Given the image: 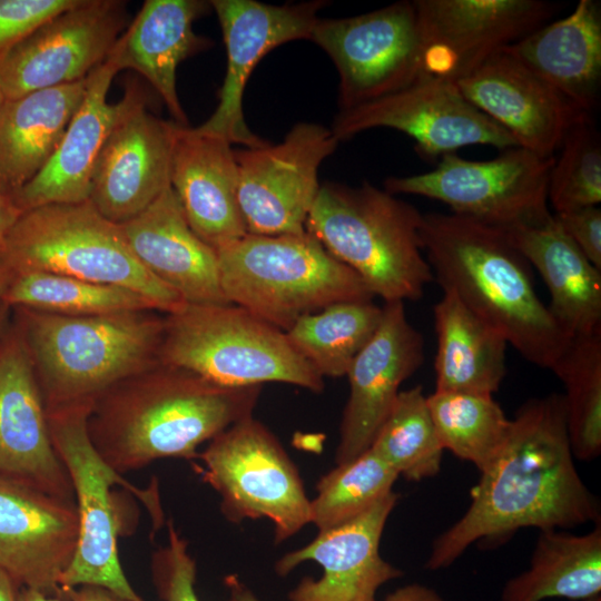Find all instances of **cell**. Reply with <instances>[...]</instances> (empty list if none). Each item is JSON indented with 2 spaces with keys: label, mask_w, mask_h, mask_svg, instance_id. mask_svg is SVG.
<instances>
[{
  "label": "cell",
  "mask_w": 601,
  "mask_h": 601,
  "mask_svg": "<svg viewBox=\"0 0 601 601\" xmlns=\"http://www.w3.org/2000/svg\"><path fill=\"white\" fill-rule=\"evenodd\" d=\"M573 459L563 395L526 401L501 454L481 472L467 510L434 540L425 568L445 569L473 543L503 542L523 528L569 530L600 521V504Z\"/></svg>",
  "instance_id": "6da1fadb"
},
{
  "label": "cell",
  "mask_w": 601,
  "mask_h": 601,
  "mask_svg": "<svg viewBox=\"0 0 601 601\" xmlns=\"http://www.w3.org/2000/svg\"><path fill=\"white\" fill-rule=\"evenodd\" d=\"M260 390L220 385L159 362L93 402L89 437L120 475L166 457L195 461L200 444L253 415Z\"/></svg>",
  "instance_id": "7a4b0ae2"
},
{
  "label": "cell",
  "mask_w": 601,
  "mask_h": 601,
  "mask_svg": "<svg viewBox=\"0 0 601 601\" xmlns=\"http://www.w3.org/2000/svg\"><path fill=\"white\" fill-rule=\"evenodd\" d=\"M424 255L457 296L526 361L551 370L570 339L536 294L531 265L502 229L454 214H423Z\"/></svg>",
  "instance_id": "3957f363"
},
{
  "label": "cell",
  "mask_w": 601,
  "mask_h": 601,
  "mask_svg": "<svg viewBox=\"0 0 601 601\" xmlns=\"http://www.w3.org/2000/svg\"><path fill=\"white\" fill-rule=\"evenodd\" d=\"M137 311L60 315L18 308L46 411L93 403L119 382L159 363L165 314Z\"/></svg>",
  "instance_id": "277c9868"
},
{
  "label": "cell",
  "mask_w": 601,
  "mask_h": 601,
  "mask_svg": "<svg viewBox=\"0 0 601 601\" xmlns=\"http://www.w3.org/2000/svg\"><path fill=\"white\" fill-rule=\"evenodd\" d=\"M423 214L385 189L321 185L305 230L385 303L417 300L434 277L421 240Z\"/></svg>",
  "instance_id": "5b68a950"
},
{
  "label": "cell",
  "mask_w": 601,
  "mask_h": 601,
  "mask_svg": "<svg viewBox=\"0 0 601 601\" xmlns=\"http://www.w3.org/2000/svg\"><path fill=\"white\" fill-rule=\"evenodd\" d=\"M216 253L226 300L284 332L328 305L374 298L353 269L306 231L246 234Z\"/></svg>",
  "instance_id": "8992f818"
},
{
  "label": "cell",
  "mask_w": 601,
  "mask_h": 601,
  "mask_svg": "<svg viewBox=\"0 0 601 601\" xmlns=\"http://www.w3.org/2000/svg\"><path fill=\"white\" fill-rule=\"evenodd\" d=\"M159 362L225 386L278 382L324 390V378L284 331L234 304L185 303L165 314Z\"/></svg>",
  "instance_id": "52a82bcc"
},
{
  "label": "cell",
  "mask_w": 601,
  "mask_h": 601,
  "mask_svg": "<svg viewBox=\"0 0 601 601\" xmlns=\"http://www.w3.org/2000/svg\"><path fill=\"white\" fill-rule=\"evenodd\" d=\"M1 256L17 272H47L126 287L150 299L160 313L185 302L132 254L119 224L90 200L26 210L9 233Z\"/></svg>",
  "instance_id": "ba28073f"
},
{
  "label": "cell",
  "mask_w": 601,
  "mask_h": 601,
  "mask_svg": "<svg viewBox=\"0 0 601 601\" xmlns=\"http://www.w3.org/2000/svg\"><path fill=\"white\" fill-rule=\"evenodd\" d=\"M92 404L47 411L55 450L73 489L79 523L77 550L60 579V593L80 585H97L130 601H144L120 564L117 541L127 532L111 489L121 485L137 496L148 509L155 528L164 523L159 497L156 489L142 490L129 483L98 454L88 432Z\"/></svg>",
  "instance_id": "9c48e42d"
},
{
  "label": "cell",
  "mask_w": 601,
  "mask_h": 601,
  "mask_svg": "<svg viewBox=\"0 0 601 601\" xmlns=\"http://www.w3.org/2000/svg\"><path fill=\"white\" fill-rule=\"evenodd\" d=\"M197 459L195 471L220 496V511L229 522L266 518L276 543L311 523L309 499L297 467L253 415L211 439Z\"/></svg>",
  "instance_id": "30bf717a"
},
{
  "label": "cell",
  "mask_w": 601,
  "mask_h": 601,
  "mask_svg": "<svg viewBox=\"0 0 601 601\" xmlns=\"http://www.w3.org/2000/svg\"><path fill=\"white\" fill-rule=\"evenodd\" d=\"M554 158L522 147L504 149L483 161L452 152L442 156L430 171L388 177L384 186L393 195L435 199L447 205L454 215L505 230L539 224L552 216L548 183Z\"/></svg>",
  "instance_id": "8fae6325"
},
{
  "label": "cell",
  "mask_w": 601,
  "mask_h": 601,
  "mask_svg": "<svg viewBox=\"0 0 601 601\" xmlns=\"http://www.w3.org/2000/svg\"><path fill=\"white\" fill-rule=\"evenodd\" d=\"M309 40L337 69L341 111L402 90L422 76V37L414 1L348 18H318Z\"/></svg>",
  "instance_id": "7c38bea8"
},
{
  "label": "cell",
  "mask_w": 601,
  "mask_h": 601,
  "mask_svg": "<svg viewBox=\"0 0 601 601\" xmlns=\"http://www.w3.org/2000/svg\"><path fill=\"white\" fill-rule=\"evenodd\" d=\"M332 130L298 122L276 145L235 150L238 203L248 234H303L318 194V169L338 146Z\"/></svg>",
  "instance_id": "4fadbf2b"
},
{
  "label": "cell",
  "mask_w": 601,
  "mask_h": 601,
  "mask_svg": "<svg viewBox=\"0 0 601 601\" xmlns=\"http://www.w3.org/2000/svg\"><path fill=\"white\" fill-rule=\"evenodd\" d=\"M378 127L408 135L426 158L472 145L503 150L519 147L504 128L466 100L454 82L439 78H420L394 93L342 110L331 130L342 141Z\"/></svg>",
  "instance_id": "5bb4252c"
},
{
  "label": "cell",
  "mask_w": 601,
  "mask_h": 601,
  "mask_svg": "<svg viewBox=\"0 0 601 601\" xmlns=\"http://www.w3.org/2000/svg\"><path fill=\"white\" fill-rule=\"evenodd\" d=\"M129 22L126 1L78 0L0 59L6 99L86 79L105 62Z\"/></svg>",
  "instance_id": "9a60e30c"
},
{
  "label": "cell",
  "mask_w": 601,
  "mask_h": 601,
  "mask_svg": "<svg viewBox=\"0 0 601 601\" xmlns=\"http://www.w3.org/2000/svg\"><path fill=\"white\" fill-rule=\"evenodd\" d=\"M117 118L98 155L89 200L107 219L122 224L170 186L178 124L148 108L147 96L127 83Z\"/></svg>",
  "instance_id": "2e32d148"
},
{
  "label": "cell",
  "mask_w": 601,
  "mask_h": 601,
  "mask_svg": "<svg viewBox=\"0 0 601 601\" xmlns=\"http://www.w3.org/2000/svg\"><path fill=\"white\" fill-rule=\"evenodd\" d=\"M422 76L451 82L546 23L555 4L541 0H416Z\"/></svg>",
  "instance_id": "e0dca14e"
},
{
  "label": "cell",
  "mask_w": 601,
  "mask_h": 601,
  "mask_svg": "<svg viewBox=\"0 0 601 601\" xmlns=\"http://www.w3.org/2000/svg\"><path fill=\"white\" fill-rule=\"evenodd\" d=\"M224 43L227 66L211 116L195 129L219 136L246 148L267 144L247 126L243 95L258 62L276 47L289 41L309 40L318 11L327 2L314 0L283 6L255 0H211Z\"/></svg>",
  "instance_id": "ac0fdd59"
},
{
  "label": "cell",
  "mask_w": 601,
  "mask_h": 601,
  "mask_svg": "<svg viewBox=\"0 0 601 601\" xmlns=\"http://www.w3.org/2000/svg\"><path fill=\"white\" fill-rule=\"evenodd\" d=\"M78 536L75 501L0 475V568L19 588L59 598Z\"/></svg>",
  "instance_id": "d6986e66"
},
{
  "label": "cell",
  "mask_w": 601,
  "mask_h": 601,
  "mask_svg": "<svg viewBox=\"0 0 601 601\" xmlns=\"http://www.w3.org/2000/svg\"><path fill=\"white\" fill-rule=\"evenodd\" d=\"M397 500L398 494L391 492L354 520L318 532L308 544L283 555L275 564L279 577L306 561L323 568L318 579L304 577L288 593V601H376L383 584L403 575L380 553L383 531Z\"/></svg>",
  "instance_id": "ffe728a7"
},
{
  "label": "cell",
  "mask_w": 601,
  "mask_h": 601,
  "mask_svg": "<svg viewBox=\"0 0 601 601\" xmlns=\"http://www.w3.org/2000/svg\"><path fill=\"white\" fill-rule=\"evenodd\" d=\"M0 475L75 501L49 431L33 365L18 328L0 345Z\"/></svg>",
  "instance_id": "44dd1931"
},
{
  "label": "cell",
  "mask_w": 601,
  "mask_h": 601,
  "mask_svg": "<svg viewBox=\"0 0 601 601\" xmlns=\"http://www.w3.org/2000/svg\"><path fill=\"white\" fill-rule=\"evenodd\" d=\"M423 361L424 341L408 322L404 302L385 303L375 334L346 373L349 395L339 427L336 464L355 459L371 446L402 383Z\"/></svg>",
  "instance_id": "7402d4cb"
},
{
  "label": "cell",
  "mask_w": 601,
  "mask_h": 601,
  "mask_svg": "<svg viewBox=\"0 0 601 601\" xmlns=\"http://www.w3.org/2000/svg\"><path fill=\"white\" fill-rule=\"evenodd\" d=\"M455 85L519 147L543 157L553 156L569 130L591 118L505 51L491 57Z\"/></svg>",
  "instance_id": "603a6c76"
},
{
  "label": "cell",
  "mask_w": 601,
  "mask_h": 601,
  "mask_svg": "<svg viewBox=\"0 0 601 601\" xmlns=\"http://www.w3.org/2000/svg\"><path fill=\"white\" fill-rule=\"evenodd\" d=\"M170 186L194 233L218 249L248 234L238 203V169L231 144L178 126Z\"/></svg>",
  "instance_id": "cb8c5ba5"
},
{
  "label": "cell",
  "mask_w": 601,
  "mask_h": 601,
  "mask_svg": "<svg viewBox=\"0 0 601 601\" xmlns=\"http://www.w3.org/2000/svg\"><path fill=\"white\" fill-rule=\"evenodd\" d=\"M141 265L188 304H229L216 249L190 228L171 186L146 209L119 224Z\"/></svg>",
  "instance_id": "d4e9b609"
},
{
  "label": "cell",
  "mask_w": 601,
  "mask_h": 601,
  "mask_svg": "<svg viewBox=\"0 0 601 601\" xmlns=\"http://www.w3.org/2000/svg\"><path fill=\"white\" fill-rule=\"evenodd\" d=\"M119 71L111 50L105 62L88 75L83 99L55 154L30 181L11 193L22 211L89 200L98 155L120 109L119 101L110 104L107 99Z\"/></svg>",
  "instance_id": "484cf974"
},
{
  "label": "cell",
  "mask_w": 601,
  "mask_h": 601,
  "mask_svg": "<svg viewBox=\"0 0 601 601\" xmlns=\"http://www.w3.org/2000/svg\"><path fill=\"white\" fill-rule=\"evenodd\" d=\"M211 9L203 0H146L112 48L119 69L140 73L166 105L174 121L187 126L176 73L179 63L214 46L194 22Z\"/></svg>",
  "instance_id": "4316f807"
},
{
  "label": "cell",
  "mask_w": 601,
  "mask_h": 601,
  "mask_svg": "<svg viewBox=\"0 0 601 601\" xmlns=\"http://www.w3.org/2000/svg\"><path fill=\"white\" fill-rule=\"evenodd\" d=\"M503 51L591 116L601 92V8L580 0L573 11L544 23Z\"/></svg>",
  "instance_id": "83f0119b"
},
{
  "label": "cell",
  "mask_w": 601,
  "mask_h": 601,
  "mask_svg": "<svg viewBox=\"0 0 601 601\" xmlns=\"http://www.w3.org/2000/svg\"><path fill=\"white\" fill-rule=\"evenodd\" d=\"M543 278L548 308L569 336L601 333V270L575 246L552 215L503 230Z\"/></svg>",
  "instance_id": "f1b7e54d"
},
{
  "label": "cell",
  "mask_w": 601,
  "mask_h": 601,
  "mask_svg": "<svg viewBox=\"0 0 601 601\" xmlns=\"http://www.w3.org/2000/svg\"><path fill=\"white\" fill-rule=\"evenodd\" d=\"M87 78L7 99L0 111V186L14 193L50 160L80 106Z\"/></svg>",
  "instance_id": "f546056e"
},
{
  "label": "cell",
  "mask_w": 601,
  "mask_h": 601,
  "mask_svg": "<svg viewBox=\"0 0 601 601\" xmlns=\"http://www.w3.org/2000/svg\"><path fill=\"white\" fill-rule=\"evenodd\" d=\"M433 312L434 392L493 396L506 374V339L451 292L443 290Z\"/></svg>",
  "instance_id": "4dcf8cb0"
},
{
  "label": "cell",
  "mask_w": 601,
  "mask_h": 601,
  "mask_svg": "<svg viewBox=\"0 0 601 601\" xmlns=\"http://www.w3.org/2000/svg\"><path fill=\"white\" fill-rule=\"evenodd\" d=\"M601 595V525L585 534L540 531L529 568L509 579L500 601H583Z\"/></svg>",
  "instance_id": "1f68e13d"
},
{
  "label": "cell",
  "mask_w": 601,
  "mask_h": 601,
  "mask_svg": "<svg viewBox=\"0 0 601 601\" xmlns=\"http://www.w3.org/2000/svg\"><path fill=\"white\" fill-rule=\"evenodd\" d=\"M382 316L383 307L373 300L339 302L302 316L285 334L323 378L341 377L373 337Z\"/></svg>",
  "instance_id": "d6a6232c"
},
{
  "label": "cell",
  "mask_w": 601,
  "mask_h": 601,
  "mask_svg": "<svg viewBox=\"0 0 601 601\" xmlns=\"http://www.w3.org/2000/svg\"><path fill=\"white\" fill-rule=\"evenodd\" d=\"M2 302L9 307L72 316L159 312L146 296L126 287L37 270L17 272Z\"/></svg>",
  "instance_id": "836d02e7"
},
{
  "label": "cell",
  "mask_w": 601,
  "mask_h": 601,
  "mask_svg": "<svg viewBox=\"0 0 601 601\" xmlns=\"http://www.w3.org/2000/svg\"><path fill=\"white\" fill-rule=\"evenodd\" d=\"M434 428L443 450L485 471L501 454L512 420L491 395L434 392L427 396Z\"/></svg>",
  "instance_id": "e575fe53"
},
{
  "label": "cell",
  "mask_w": 601,
  "mask_h": 601,
  "mask_svg": "<svg viewBox=\"0 0 601 601\" xmlns=\"http://www.w3.org/2000/svg\"><path fill=\"white\" fill-rule=\"evenodd\" d=\"M551 371L565 388L572 454L591 461L601 453V333L574 336Z\"/></svg>",
  "instance_id": "d590c367"
},
{
  "label": "cell",
  "mask_w": 601,
  "mask_h": 601,
  "mask_svg": "<svg viewBox=\"0 0 601 601\" xmlns=\"http://www.w3.org/2000/svg\"><path fill=\"white\" fill-rule=\"evenodd\" d=\"M368 449L407 481L440 472L444 450L421 385L398 393Z\"/></svg>",
  "instance_id": "8d00e7d4"
},
{
  "label": "cell",
  "mask_w": 601,
  "mask_h": 601,
  "mask_svg": "<svg viewBox=\"0 0 601 601\" xmlns=\"http://www.w3.org/2000/svg\"><path fill=\"white\" fill-rule=\"evenodd\" d=\"M397 477L371 449L337 464L316 484V495L309 500L311 523L324 532L354 520L393 492Z\"/></svg>",
  "instance_id": "74e56055"
},
{
  "label": "cell",
  "mask_w": 601,
  "mask_h": 601,
  "mask_svg": "<svg viewBox=\"0 0 601 601\" xmlns=\"http://www.w3.org/2000/svg\"><path fill=\"white\" fill-rule=\"evenodd\" d=\"M554 158L548 183V201L554 213L601 203V139L592 118L574 125Z\"/></svg>",
  "instance_id": "f35d334b"
},
{
  "label": "cell",
  "mask_w": 601,
  "mask_h": 601,
  "mask_svg": "<svg viewBox=\"0 0 601 601\" xmlns=\"http://www.w3.org/2000/svg\"><path fill=\"white\" fill-rule=\"evenodd\" d=\"M167 526L168 542L154 551L150 561L156 593L162 601H201L195 589L197 566L188 552V542L171 521Z\"/></svg>",
  "instance_id": "ab89813d"
},
{
  "label": "cell",
  "mask_w": 601,
  "mask_h": 601,
  "mask_svg": "<svg viewBox=\"0 0 601 601\" xmlns=\"http://www.w3.org/2000/svg\"><path fill=\"white\" fill-rule=\"evenodd\" d=\"M78 0H0V59Z\"/></svg>",
  "instance_id": "60d3db41"
},
{
  "label": "cell",
  "mask_w": 601,
  "mask_h": 601,
  "mask_svg": "<svg viewBox=\"0 0 601 601\" xmlns=\"http://www.w3.org/2000/svg\"><path fill=\"white\" fill-rule=\"evenodd\" d=\"M553 216L582 254L601 270V209L589 206Z\"/></svg>",
  "instance_id": "b9f144b4"
},
{
  "label": "cell",
  "mask_w": 601,
  "mask_h": 601,
  "mask_svg": "<svg viewBox=\"0 0 601 601\" xmlns=\"http://www.w3.org/2000/svg\"><path fill=\"white\" fill-rule=\"evenodd\" d=\"M22 213L12 194L0 186V256L4 249L9 233Z\"/></svg>",
  "instance_id": "7bdbcfd3"
},
{
  "label": "cell",
  "mask_w": 601,
  "mask_h": 601,
  "mask_svg": "<svg viewBox=\"0 0 601 601\" xmlns=\"http://www.w3.org/2000/svg\"><path fill=\"white\" fill-rule=\"evenodd\" d=\"M378 601V600H376ZM381 601H447L434 589L421 584L410 583L405 584L390 594H387Z\"/></svg>",
  "instance_id": "ee69618b"
},
{
  "label": "cell",
  "mask_w": 601,
  "mask_h": 601,
  "mask_svg": "<svg viewBox=\"0 0 601 601\" xmlns=\"http://www.w3.org/2000/svg\"><path fill=\"white\" fill-rule=\"evenodd\" d=\"M60 599L65 601H130L110 590L97 585H80L61 591Z\"/></svg>",
  "instance_id": "f6af8a7d"
},
{
  "label": "cell",
  "mask_w": 601,
  "mask_h": 601,
  "mask_svg": "<svg viewBox=\"0 0 601 601\" xmlns=\"http://www.w3.org/2000/svg\"><path fill=\"white\" fill-rule=\"evenodd\" d=\"M225 584L233 601H260L258 597L237 577L229 575L225 579Z\"/></svg>",
  "instance_id": "bcb514c9"
},
{
  "label": "cell",
  "mask_w": 601,
  "mask_h": 601,
  "mask_svg": "<svg viewBox=\"0 0 601 601\" xmlns=\"http://www.w3.org/2000/svg\"><path fill=\"white\" fill-rule=\"evenodd\" d=\"M19 590L12 578L0 568V601H18Z\"/></svg>",
  "instance_id": "7dc6e473"
},
{
  "label": "cell",
  "mask_w": 601,
  "mask_h": 601,
  "mask_svg": "<svg viewBox=\"0 0 601 601\" xmlns=\"http://www.w3.org/2000/svg\"><path fill=\"white\" fill-rule=\"evenodd\" d=\"M16 272L9 263L0 256V302L3 300L4 294L14 276Z\"/></svg>",
  "instance_id": "c3c4849f"
},
{
  "label": "cell",
  "mask_w": 601,
  "mask_h": 601,
  "mask_svg": "<svg viewBox=\"0 0 601 601\" xmlns=\"http://www.w3.org/2000/svg\"><path fill=\"white\" fill-rule=\"evenodd\" d=\"M18 601H65V600L58 597L47 595L33 589L20 588L19 593H18Z\"/></svg>",
  "instance_id": "681fc988"
},
{
  "label": "cell",
  "mask_w": 601,
  "mask_h": 601,
  "mask_svg": "<svg viewBox=\"0 0 601 601\" xmlns=\"http://www.w3.org/2000/svg\"><path fill=\"white\" fill-rule=\"evenodd\" d=\"M8 308L9 306L6 303L0 302V345L8 332L7 331Z\"/></svg>",
  "instance_id": "f907efd6"
},
{
  "label": "cell",
  "mask_w": 601,
  "mask_h": 601,
  "mask_svg": "<svg viewBox=\"0 0 601 601\" xmlns=\"http://www.w3.org/2000/svg\"><path fill=\"white\" fill-rule=\"evenodd\" d=\"M6 100H7V99H6V97H4V93H3V91H2V89H1V87H0V111H1V109H2V107H3V105H4V102H6Z\"/></svg>",
  "instance_id": "816d5d0a"
},
{
  "label": "cell",
  "mask_w": 601,
  "mask_h": 601,
  "mask_svg": "<svg viewBox=\"0 0 601 601\" xmlns=\"http://www.w3.org/2000/svg\"><path fill=\"white\" fill-rule=\"evenodd\" d=\"M583 601H601V595L594 597V598H591V599H588V600H583Z\"/></svg>",
  "instance_id": "f5cc1de1"
}]
</instances>
